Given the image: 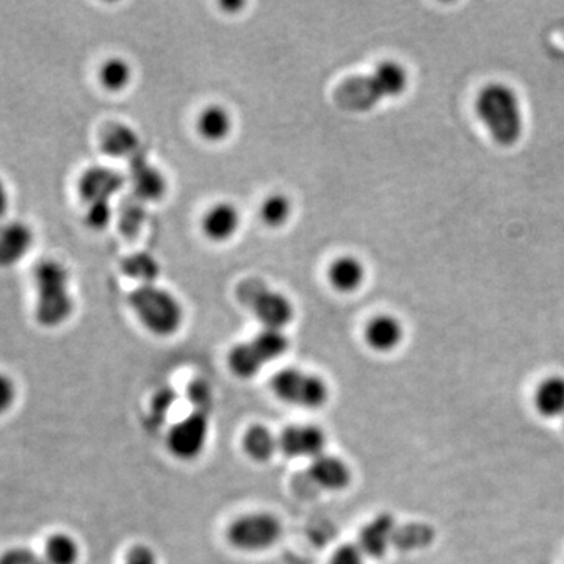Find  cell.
<instances>
[{"label": "cell", "mask_w": 564, "mask_h": 564, "mask_svg": "<svg viewBox=\"0 0 564 564\" xmlns=\"http://www.w3.org/2000/svg\"><path fill=\"white\" fill-rule=\"evenodd\" d=\"M240 228V212L231 203H218L203 218L204 234L214 242H226Z\"/></svg>", "instance_id": "16"}, {"label": "cell", "mask_w": 564, "mask_h": 564, "mask_svg": "<svg viewBox=\"0 0 564 564\" xmlns=\"http://www.w3.org/2000/svg\"><path fill=\"white\" fill-rule=\"evenodd\" d=\"M289 347V339L282 331L262 329L253 339L235 345L229 351V369L237 378L250 380L267 364L286 355Z\"/></svg>", "instance_id": "5"}, {"label": "cell", "mask_w": 564, "mask_h": 564, "mask_svg": "<svg viewBox=\"0 0 564 564\" xmlns=\"http://www.w3.org/2000/svg\"><path fill=\"white\" fill-rule=\"evenodd\" d=\"M308 474L315 485L331 492L344 491L353 480L347 461L326 452L311 461Z\"/></svg>", "instance_id": "12"}, {"label": "cell", "mask_w": 564, "mask_h": 564, "mask_svg": "<svg viewBox=\"0 0 564 564\" xmlns=\"http://www.w3.org/2000/svg\"><path fill=\"white\" fill-rule=\"evenodd\" d=\"M475 113L492 141L503 148L516 145L524 135L521 98L510 85L491 82L481 88L475 99Z\"/></svg>", "instance_id": "1"}, {"label": "cell", "mask_w": 564, "mask_h": 564, "mask_svg": "<svg viewBox=\"0 0 564 564\" xmlns=\"http://www.w3.org/2000/svg\"><path fill=\"white\" fill-rule=\"evenodd\" d=\"M243 450L251 460L268 461L272 460L276 453H279L278 434L273 433L265 425H253L243 434Z\"/></svg>", "instance_id": "20"}, {"label": "cell", "mask_w": 564, "mask_h": 564, "mask_svg": "<svg viewBox=\"0 0 564 564\" xmlns=\"http://www.w3.org/2000/svg\"><path fill=\"white\" fill-rule=\"evenodd\" d=\"M43 558L47 564H77L80 546L68 533H54L44 543Z\"/></svg>", "instance_id": "22"}, {"label": "cell", "mask_w": 564, "mask_h": 564, "mask_svg": "<svg viewBox=\"0 0 564 564\" xmlns=\"http://www.w3.org/2000/svg\"><path fill=\"white\" fill-rule=\"evenodd\" d=\"M132 185L140 201H157L167 192V181L163 174L151 167L143 157L132 160Z\"/></svg>", "instance_id": "18"}, {"label": "cell", "mask_w": 564, "mask_h": 564, "mask_svg": "<svg viewBox=\"0 0 564 564\" xmlns=\"http://www.w3.org/2000/svg\"><path fill=\"white\" fill-rule=\"evenodd\" d=\"M176 392L170 387H165V389H160L154 397H152L151 411H149V416H151L152 425H160V423L165 422L168 417L171 408H173L174 403H176Z\"/></svg>", "instance_id": "27"}, {"label": "cell", "mask_w": 564, "mask_h": 564, "mask_svg": "<svg viewBox=\"0 0 564 564\" xmlns=\"http://www.w3.org/2000/svg\"><path fill=\"white\" fill-rule=\"evenodd\" d=\"M102 149L112 157L131 156L138 151L140 141L131 127L115 124L102 135Z\"/></svg>", "instance_id": "23"}, {"label": "cell", "mask_w": 564, "mask_h": 564, "mask_svg": "<svg viewBox=\"0 0 564 564\" xmlns=\"http://www.w3.org/2000/svg\"><path fill=\"white\" fill-rule=\"evenodd\" d=\"M0 564H47L46 560L40 555L35 554L29 549H11L7 550L0 557Z\"/></svg>", "instance_id": "32"}, {"label": "cell", "mask_w": 564, "mask_h": 564, "mask_svg": "<svg viewBox=\"0 0 564 564\" xmlns=\"http://www.w3.org/2000/svg\"><path fill=\"white\" fill-rule=\"evenodd\" d=\"M124 185V178L110 168L93 167L85 171L79 182V192L87 206L110 204V198Z\"/></svg>", "instance_id": "11"}, {"label": "cell", "mask_w": 564, "mask_h": 564, "mask_svg": "<svg viewBox=\"0 0 564 564\" xmlns=\"http://www.w3.org/2000/svg\"><path fill=\"white\" fill-rule=\"evenodd\" d=\"M18 398V387L7 373H0V416L7 413L15 405Z\"/></svg>", "instance_id": "31"}, {"label": "cell", "mask_w": 564, "mask_h": 564, "mask_svg": "<svg viewBox=\"0 0 564 564\" xmlns=\"http://www.w3.org/2000/svg\"><path fill=\"white\" fill-rule=\"evenodd\" d=\"M196 129L204 140L214 141V143L226 140L232 131L231 113L221 105H209L199 113Z\"/></svg>", "instance_id": "21"}, {"label": "cell", "mask_w": 564, "mask_h": 564, "mask_svg": "<svg viewBox=\"0 0 564 564\" xmlns=\"http://www.w3.org/2000/svg\"><path fill=\"white\" fill-rule=\"evenodd\" d=\"M397 524L391 514H378L359 532L358 546L366 557L383 558L394 544Z\"/></svg>", "instance_id": "13"}, {"label": "cell", "mask_w": 564, "mask_h": 564, "mask_svg": "<svg viewBox=\"0 0 564 564\" xmlns=\"http://www.w3.org/2000/svg\"><path fill=\"white\" fill-rule=\"evenodd\" d=\"M209 439V413L196 411L174 423L168 431L167 445L171 455L181 461L196 460Z\"/></svg>", "instance_id": "8"}, {"label": "cell", "mask_w": 564, "mask_h": 564, "mask_svg": "<svg viewBox=\"0 0 564 564\" xmlns=\"http://www.w3.org/2000/svg\"><path fill=\"white\" fill-rule=\"evenodd\" d=\"M37 289L35 315L40 325L55 328L71 317L74 301L69 293V273L62 262L54 259L41 261L33 272Z\"/></svg>", "instance_id": "3"}, {"label": "cell", "mask_w": 564, "mask_h": 564, "mask_svg": "<svg viewBox=\"0 0 564 564\" xmlns=\"http://www.w3.org/2000/svg\"><path fill=\"white\" fill-rule=\"evenodd\" d=\"M563 423H564V417H563Z\"/></svg>", "instance_id": "35"}, {"label": "cell", "mask_w": 564, "mask_h": 564, "mask_svg": "<svg viewBox=\"0 0 564 564\" xmlns=\"http://www.w3.org/2000/svg\"><path fill=\"white\" fill-rule=\"evenodd\" d=\"M102 87L109 91H123L132 80V68L123 58H109L99 71Z\"/></svg>", "instance_id": "24"}, {"label": "cell", "mask_w": 564, "mask_h": 564, "mask_svg": "<svg viewBox=\"0 0 564 564\" xmlns=\"http://www.w3.org/2000/svg\"><path fill=\"white\" fill-rule=\"evenodd\" d=\"M328 564H366V555L358 544H342L334 550Z\"/></svg>", "instance_id": "29"}, {"label": "cell", "mask_w": 564, "mask_h": 564, "mask_svg": "<svg viewBox=\"0 0 564 564\" xmlns=\"http://www.w3.org/2000/svg\"><path fill=\"white\" fill-rule=\"evenodd\" d=\"M85 220H87V225L90 226V228L101 231V229L107 228L110 220H112V207H110V204H93V206H87Z\"/></svg>", "instance_id": "30"}, {"label": "cell", "mask_w": 564, "mask_h": 564, "mask_svg": "<svg viewBox=\"0 0 564 564\" xmlns=\"http://www.w3.org/2000/svg\"><path fill=\"white\" fill-rule=\"evenodd\" d=\"M251 311L256 319L264 325V329H276L282 331L293 320V306L289 298L282 293L264 289L253 290L250 297Z\"/></svg>", "instance_id": "10"}, {"label": "cell", "mask_w": 564, "mask_h": 564, "mask_svg": "<svg viewBox=\"0 0 564 564\" xmlns=\"http://www.w3.org/2000/svg\"><path fill=\"white\" fill-rule=\"evenodd\" d=\"M329 282L337 292H356L366 281V267L355 256H340L328 270Z\"/></svg>", "instance_id": "19"}, {"label": "cell", "mask_w": 564, "mask_h": 564, "mask_svg": "<svg viewBox=\"0 0 564 564\" xmlns=\"http://www.w3.org/2000/svg\"><path fill=\"white\" fill-rule=\"evenodd\" d=\"M409 84L405 65L384 60L369 76L355 77L340 87L339 101L351 110H369L381 99L398 98Z\"/></svg>", "instance_id": "2"}, {"label": "cell", "mask_w": 564, "mask_h": 564, "mask_svg": "<svg viewBox=\"0 0 564 564\" xmlns=\"http://www.w3.org/2000/svg\"><path fill=\"white\" fill-rule=\"evenodd\" d=\"M533 406L544 419L564 417V376L552 375L544 378L533 392Z\"/></svg>", "instance_id": "17"}, {"label": "cell", "mask_w": 564, "mask_h": 564, "mask_svg": "<svg viewBox=\"0 0 564 564\" xmlns=\"http://www.w3.org/2000/svg\"><path fill=\"white\" fill-rule=\"evenodd\" d=\"M123 564H159V560H157L156 552L151 547L145 546V544H137V546L129 549Z\"/></svg>", "instance_id": "33"}, {"label": "cell", "mask_w": 564, "mask_h": 564, "mask_svg": "<svg viewBox=\"0 0 564 564\" xmlns=\"http://www.w3.org/2000/svg\"><path fill=\"white\" fill-rule=\"evenodd\" d=\"M282 524L272 513H246L229 524L226 538L234 549L256 554L272 549L282 536Z\"/></svg>", "instance_id": "7"}, {"label": "cell", "mask_w": 564, "mask_h": 564, "mask_svg": "<svg viewBox=\"0 0 564 564\" xmlns=\"http://www.w3.org/2000/svg\"><path fill=\"white\" fill-rule=\"evenodd\" d=\"M279 453L286 458L315 460L326 449V433L319 425L312 423H293L278 434Z\"/></svg>", "instance_id": "9"}, {"label": "cell", "mask_w": 564, "mask_h": 564, "mask_svg": "<svg viewBox=\"0 0 564 564\" xmlns=\"http://www.w3.org/2000/svg\"><path fill=\"white\" fill-rule=\"evenodd\" d=\"M270 387L281 402L298 408L319 409L329 400V386L322 376L293 367L275 373Z\"/></svg>", "instance_id": "6"}, {"label": "cell", "mask_w": 564, "mask_h": 564, "mask_svg": "<svg viewBox=\"0 0 564 564\" xmlns=\"http://www.w3.org/2000/svg\"><path fill=\"white\" fill-rule=\"evenodd\" d=\"M124 272L131 278L140 279L143 286H146V284H152V281L157 278L160 267L154 261V257L149 256V254L138 253L124 261Z\"/></svg>", "instance_id": "26"}, {"label": "cell", "mask_w": 564, "mask_h": 564, "mask_svg": "<svg viewBox=\"0 0 564 564\" xmlns=\"http://www.w3.org/2000/svg\"><path fill=\"white\" fill-rule=\"evenodd\" d=\"M32 245L33 232L26 223L10 221L0 226V267H13L21 262Z\"/></svg>", "instance_id": "15"}, {"label": "cell", "mask_w": 564, "mask_h": 564, "mask_svg": "<svg viewBox=\"0 0 564 564\" xmlns=\"http://www.w3.org/2000/svg\"><path fill=\"white\" fill-rule=\"evenodd\" d=\"M405 339V326L391 314L375 315L364 329L366 344L376 353H392Z\"/></svg>", "instance_id": "14"}, {"label": "cell", "mask_w": 564, "mask_h": 564, "mask_svg": "<svg viewBox=\"0 0 564 564\" xmlns=\"http://www.w3.org/2000/svg\"><path fill=\"white\" fill-rule=\"evenodd\" d=\"M131 306L140 322L156 336H171L181 328L184 311L167 290L146 284L131 295Z\"/></svg>", "instance_id": "4"}, {"label": "cell", "mask_w": 564, "mask_h": 564, "mask_svg": "<svg viewBox=\"0 0 564 564\" xmlns=\"http://www.w3.org/2000/svg\"><path fill=\"white\" fill-rule=\"evenodd\" d=\"M262 221L270 228H279L289 220L292 215V201L284 193H273L262 201Z\"/></svg>", "instance_id": "25"}, {"label": "cell", "mask_w": 564, "mask_h": 564, "mask_svg": "<svg viewBox=\"0 0 564 564\" xmlns=\"http://www.w3.org/2000/svg\"><path fill=\"white\" fill-rule=\"evenodd\" d=\"M187 397L193 409L210 413V409H212V389H210L206 381H193V383L187 387Z\"/></svg>", "instance_id": "28"}, {"label": "cell", "mask_w": 564, "mask_h": 564, "mask_svg": "<svg viewBox=\"0 0 564 564\" xmlns=\"http://www.w3.org/2000/svg\"><path fill=\"white\" fill-rule=\"evenodd\" d=\"M8 203H10V198H8L7 185L0 179V218H4V215L7 214Z\"/></svg>", "instance_id": "34"}]
</instances>
